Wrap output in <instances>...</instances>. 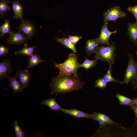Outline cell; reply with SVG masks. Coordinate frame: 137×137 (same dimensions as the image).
Returning a JSON list of instances; mask_svg holds the SVG:
<instances>
[{
    "label": "cell",
    "mask_w": 137,
    "mask_h": 137,
    "mask_svg": "<svg viewBox=\"0 0 137 137\" xmlns=\"http://www.w3.org/2000/svg\"><path fill=\"white\" fill-rule=\"evenodd\" d=\"M126 15V14L121 10L120 7H113L104 13V22H108L110 21L115 22L118 19L123 18Z\"/></svg>",
    "instance_id": "5"
},
{
    "label": "cell",
    "mask_w": 137,
    "mask_h": 137,
    "mask_svg": "<svg viewBox=\"0 0 137 137\" xmlns=\"http://www.w3.org/2000/svg\"><path fill=\"white\" fill-rule=\"evenodd\" d=\"M84 84V82L81 81L78 76L59 74L52 78L50 85L51 94L62 95L82 89Z\"/></svg>",
    "instance_id": "1"
},
{
    "label": "cell",
    "mask_w": 137,
    "mask_h": 137,
    "mask_svg": "<svg viewBox=\"0 0 137 137\" xmlns=\"http://www.w3.org/2000/svg\"><path fill=\"white\" fill-rule=\"evenodd\" d=\"M55 97L50 99L44 100L42 102V105L49 107L50 110L58 112L62 109L61 106L55 101Z\"/></svg>",
    "instance_id": "17"
},
{
    "label": "cell",
    "mask_w": 137,
    "mask_h": 137,
    "mask_svg": "<svg viewBox=\"0 0 137 137\" xmlns=\"http://www.w3.org/2000/svg\"><path fill=\"white\" fill-rule=\"evenodd\" d=\"M14 15V19H24L23 16V8L22 5L18 1H14L11 3Z\"/></svg>",
    "instance_id": "12"
},
{
    "label": "cell",
    "mask_w": 137,
    "mask_h": 137,
    "mask_svg": "<svg viewBox=\"0 0 137 137\" xmlns=\"http://www.w3.org/2000/svg\"><path fill=\"white\" fill-rule=\"evenodd\" d=\"M8 53V49L5 45H0V56H3Z\"/></svg>",
    "instance_id": "31"
},
{
    "label": "cell",
    "mask_w": 137,
    "mask_h": 137,
    "mask_svg": "<svg viewBox=\"0 0 137 137\" xmlns=\"http://www.w3.org/2000/svg\"><path fill=\"white\" fill-rule=\"evenodd\" d=\"M108 23L107 22L104 23L101 29L99 36L98 37L100 43L102 45H110L111 44L109 42L110 37L112 34L116 33L117 31V29L112 31H109L108 28Z\"/></svg>",
    "instance_id": "8"
},
{
    "label": "cell",
    "mask_w": 137,
    "mask_h": 137,
    "mask_svg": "<svg viewBox=\"0 0 137 137\" xmlns=\"http://www.w3.org/2000/svg\"><path fill=\"white\" fill-rule=\"evenodd\" d=\"M93 113L102 118L106 122L107 125H118L117 123L113 121L110 117L105 114L96 112H94Z\"/></svg>",
    "instance_id": "26"
},
{
    "label": "cell",
    "mask_w": 137,
    "mask_h": 137,
    "mask_svg": "<svg viewBox=\"0 0 137 137\" xmlns=\"http://www.w3.org/2000/svg\"><path fill=\"white\" fill-rule=\"evenodd\" d=\"M107 82L102 77L97 79L95 81V87L102 89L106 88L107 86Z\"/></svg>",
    "instance_id": "27"
},
{
    "label": "cell",
    "mask_w": 137,
    "mask_h": 137,
    "mask_svg": "<svg viewBox=\"0 0 137 137\" xmlns=\"http://www.w3.org/2000/svg\"><path fill=\"white\" fill-rule=\"evenodd\" d=\"M36 48V46L29 47L26 43H25L24 47L22 48L15 51L14 52L15 55L19 54L27 56H30L33 54V53Z\"/></svg>",
    "instance_id": "19"
},
{
    "label": "cell",
    "mask_w": 137,
    "mask_h": 137,
    "mask_svg": "<svg viewBox=\"0 0 137 137\" xmlns=\"http://www.w3.org/2000/svg\"><path fill=\"white\" fill-rule=\"evenodd\" d=\"M78 59L76 55L71 53L63 63L57 64L54 62L53 66L59 70V74L78 76L77 72L79 64L78 62Z\"/></svg>",
    "instance_id": "2"
},
{
    "label": "cell",
    "mask_w": 137,
    "mask_h": 137,
    "mask_svg": "<svg viewBox=\"0 0 137 137\" xmlns=\"http://www.w3.org/2000/svg\"><path fill=\"white\" fill-rule=\"evenodd\" d=\"M21 24L16 28L22 31L28 39L31 40L35 34L36 28L33 23L28 20L24 19L21 21Z\"/></svg>",
    "instance_id": "6"
},
{
    "label": "cell",
    "mask_w": 137,
    "mask_h": 137,
    "mask_svg": "<svg viewBox=\"0 0 137 137\" xmlns=\"http://www.w3.org/2000/svg\"><path fill=\"white\" fill-rule=\"evenodd\" d=\"M135 122L134 124H136V125H137V119L135 120Z\"/></svg>",
    "instance_id": "35"
},
{
    "label": "cell",
    "mask_w": 137,
    "mask_h": 137,
    "mask_svg": "<svg viewBox=\"0 0 137 137\" xmlns=\"http://www.w3.org/2000/svg\"><path fill=\"white\" fill-rule=\"evenodd\" d=\"M12 73L11 64L10 60L7 59L0 62V79L7 78Z\"/></svg>",
    "instance_id": "9"
},
{
    "label": "cell",
    "mask_w": 137,
    "mask_h": 137,
    "mask_svg": "<svg viewBox=\"0 0 137 137\" xmlns=\"http://www.w3.org/2000/svg\"><path fill=\"white\" fill-rule=\"evenodd\" d=\"M93 120L98 121L101 126H105L107 124L106 122L102 118L94 114H92Z\"/></svg>",
    "instance_id": "30"
},
{
    "label": "cell",
    "mask_w": 137,
    "mask_h": 137,
    "mask_svg": "<svg viewBox=\"0 0 137 137\" xmlns=\"http://www.w3.org/2000/svg\"><path fill=\"white\" fill-rule=\"evenodd\" d=\"M18 78L19 81L24 89L26 88L29 84L31 74L28 70H19Z\"/></svg>",
    "instance_id": "13"
},
{
    "label": "cell",
    "mask_w": 137,
    "mask_h": 137,
    "mask_svg": "<svg viewBox=\"0 0 137 137\" xmlns=\"http://www.w3.org/2000/svg\"><path fill=\"white\" fill-rule=\"evenodd\" d=\"M130 108L131 109L134 114V120L137 119V105H132L129 106Z\"/></svg>",
    "instance_id": "32"
},
{
    "label": "cell",
    "mask_w": 137,
    "mask_h": 137,
    "mask_svg": "<svg viewBox=\"0 0 137 137\" xmlns=\"http://www.w3.org/2000/svg\"><path fill=\"white\" fill-rule=\"evenodd\" d=\"M9 34V37L6 39L9 45L25 44L28 39L24 34L21 33L20 31L17 32L11 31Z\"/></svg>",
    "instance_id": "7"
},
{
    "label": "cell",
    "mask_w": 137,
    "mask_h": 137,
    "mask_svg": "<svg viewBox=\"0 0 137 137\" xmlns=\"http://www.w3.org/2000/svg\"><path fill=\"white\" fill-rule=\"evenodd\" d=\"M112 65L110 64L108 70L106 74L103 78L108 82H111L122 84L124 83L123 82L120 80H118L112 76L111 74Z\"/></svg>",
    "instance_id": "21"
},
{
    "label": "cell",
    "mask_w": 137,
    "mask_h": 137,
    "mask_svg": "<svg viewBox=\"0 0 137 137\" xmlns=\"http://www.w3.org/2000/svg\"><path fill=\"white\" fill-rule=\"evenodd\" d=\"M27 60L28 64L27 68L29 69L32 68L42 62L46 61L45 60L42 59L40 56L37 53L33 54L29 56Z\"/></svg>",
    "instance_id": "16"
},
{
    "label": "cell",
    "mask_w": 137,
    "mask_h": 137,
    "mask_svg": "<svg viewBox=\"0 0 137 137\" xmlns=\"http://www.w3.org/2000/svg\"><path fill=\"white\" fill-rule=\"evenodd\" d=\"M128 56L129 60L123 81L126 84L131 82L137 74V62L135 61L132 54L129 53Z\"/></svg>",
    "instance_id": "4"
},
{
    "label": "cell",
    "mask_w": 137,
    "mask_h": 137,
    "mask_svg": "<svg viewBox=\"0 0 137 137\" xmlns=\"http://www.w3.org/2000/svg\"><path fill=\"white\" fill-rule=\"evenodd\" d=\"M68 37L70 41L75 45L82 38L81 36L69 35Z\"/></svg>",
    "instance_id": "28"
},
{
    "label": "cell",
    "mask_w": 137,
    "mask_h": 137,
    "mask_svg": "<svg viewBox=\"0 0 137 137\" xmlns=\"http://www.w3.org/2000/svg\"><path fill=\"white\" fill-rule=\"evenodd\" d=\"M56 42L59 43L63 46L71 49L74 53L77 52V48L75 45L72 43L68 38L63 37L58 38L56 36L55 38Z\"/></svg>",
    "instance_id": "18"
},
{
    "label": "cell",
    "mask_w": 137,
    "mask_h": 137,
    "mask_svg": "<svg viewBox=\"0 0 137 137\" xmlns=\"http://www.w3.org/2000/svg\"><path fill=\"white\" fill-rule=\"evenodd\" d=\"M13 126L14 129L16 137H25L24 133L19 126L18 121H15L13 123Z\"/></svg>",
    "instance_id": "25"
},
{
    "label": "cell",
    "mask_w": 137,
    "mask_h": 137,
    "mask_svg": "<svg viewBox=\"0 0 137 137\" xmlns=\"http://www.w3.org/2000/svg\"><path fill=\"white\" fill-rule=\"evenodd\" d=\"M120 104L122 105L130 106L133 105L134 102V99H131L124 95L117 93L116 96Z\"/></svg>",
    "instance_id": "20"
},
{
    "label": "cell",
    "mask_w": 137,
    "mask_h": 137,
    "mask_svg": "<svg viewBox=\"0 0 137 137\" xmlns=\"http://www.w3.org/2000/svg\"><path fill=\"white\" fill-rule=\"evenodd\" d=\"M136 46H137V50H136V51L135 53V54H136V55H137V43L136 44Z\"/></svg>",
    "instance_id": "36"
},
{
    "label": "cell",
    "mask_w": 137,
    "mask_h": 137,
    "mask_svg": "<svg viewBox=\"0 0 137 137\" xmlns=\"http://www.w3.org/2000/svg\"><path fill=\"white\" fill-rule=\"evenodd\" d=\"M9 1L1 0L0 1V14L1 18L5 19L4 14L7 11H9L10 7L8 5Z\"/></svg>",
    "instance_id": "23"
},
{
    "label": "cell",
    "mask_w": 137,
    "mask_h": 137,
    "mask_svg": "<svg viewBox=\"0 0 137 137\" xmlns=\"http://www.w3.org/2000/svg\"><path fill=\"white\" fill-rule=\"evenodd\" d=\"M131 82L134 88L135 89H137V74Z\"/></svg>",
    "instance_id": "33"
},
{
    "label": "cell",
    "mask_w": 137,
    "mask_h": 137,
    "mask_svg": "<svg viewBox=\"0 0 137 137\" xmlns=\"http://www.w3.org/2000/svg\"><path fill=\"white\" fill-rule=\"evenodd\" d=\"M4 23L0 26V32H1L0 38H3L4 35L7 33H9L11 31L10 30V26L9 20L7 19H5Z\"/></svg>",
    "instance_id": "24"
},
{
    "label": "cell",
    "mask_w": 137,
    "mask_h": 137,
    "mask_svg": "<svg viewBox=\"0 0 137 137\" xmlns=\"http://www.w3.org/2000/svg\"><path fill=\"white\" fill-rule=\"evenodd\" d=\"M100 44L98 38L87 40L85 46L86 53L89 56L93 53H95L97 51L98 48V46Z\"/></svg>",
    "instance_id": "11"
},
{
    "label": "cell",
    "mask_w": 137,
    "mask_h": 137,
    "mask_svg": "<svg viewBox=\"0 0 137 137\" xmlns=\"http://www.w3.org/2000/svg\"><path fill=\"white\" fill-rule=\"evenodd\" d=\"M18 74L19 72L17 71L16 74L14 77H10L9 76L7 78L10 83V87L15 93L22 92L24 89L20 82L18 81L17 80L18 78Z\"/></svg>",
    "instance_id": "14"
},
{
    "label": "cell",
    "mask_w": 137,
    "mask_h": 137,
    "mask_svg": "<svg viewBox=\"0 0 137 137\" xmlns=\"http://www.w3.org/2000/svg\"><path fill=\"white\" fill-rule=\"evenodd\" d=\"M134 99V102L133 105H137V97Z\"/></svg>",
    "instance_id": "34"
},
{
    "label": "cell",
    "mask_w": 137,
    "mask_h": 137,
    "mask_svg": "<svg viewBox=\"0 0 137 137\" xmlns=\"http://www.w3.org/2000/svg\"><path fill=\"white\" fill-rule=\"evenodd\" d=\"M97 60H90L88 58L85 57V59L83 62L79 64V67H82L87 70L95 66Z\"/></svg>",
    "instance_id": "22"
},
{
    "label": "cell",
    "mask_w": 137,
    "mask_h": 137,
    "mask_svg": "<svg viewBox=\"0 0 137 137\" xmlns=\"http://www.w3.org/2000/svg\"><path fill=\"white\" fill-rule=\"evenodd\" d=\"M116 49L115 43L112 42L110 45L100 46L95 53L94 58L97 60L107 62L109 64L112 65L114 62Z\"/></svg>",
    "instance_id": "3"
},
{
    "label": "cell",
    "mask_w": 137,
    "mask_h": 137,
    "mask_svg": "<svg viewBox=\"0 0 137 137\" xmlns=\"http://www.w3.org/2000/svg\"><path fill=\"white\" fill-rule=\"evenodd\" d=\"M127 10L133 14L135 18L136 22H137V5L128 7Z\"/></svg>",
    "instance_id": "29"
},
{
    "label": "cell",
    "mask_w": 137,
    "mask_h": 137,
    "mask_svg": "<svg viewBox=\"0 0 137 137\" xmlns=\"http://www.w3.org/2000/svg\"><path fill=\"white\" fill-rule=\"evenodd\" d=\"M127 29L130 41L136 44L137 43V22L129 23Z\"/></svg>",
    "instance_id": "15"
},
{
    "label": "cell",
    "mask_w": 137,
    "mask_h": 137,
    "mask_svg": "<svg viewBox=\"0 0 137 137\" xmlns=\"http://www.w3.org/2000/svg\"><path fill=\"white\" fill-rule=\"evenodd\" d=\"M61 111L64 113L76 118H87L93 120L92 114H89L76 109H67L63 108Z\"/></svg>",
    "instance_id": "10"
}]
</instances>
